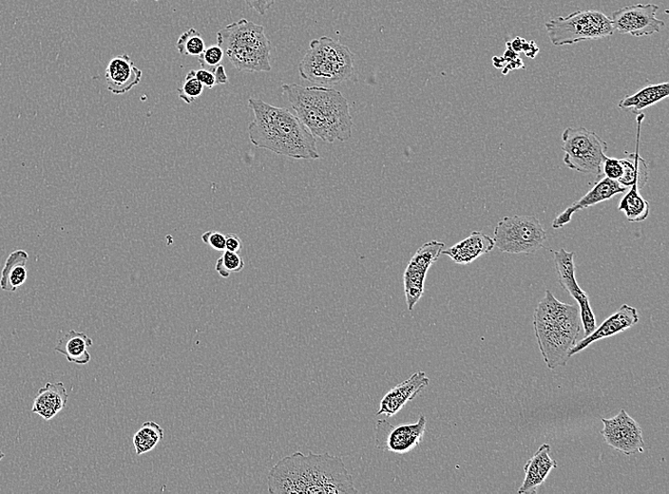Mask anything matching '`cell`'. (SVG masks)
Returning a JSON list of instances; mask_svg holds the SVG:
<instances>
[{"mask_svg":"<svg viewBox=\"0 0 669 494\" xmlns=\"http://www.w3.org/2000/svg\"><path fill=\"white\" fill-rule=\"evenodd\" d=\"M267 486L272 494H354L352 475L339 456L328 452L285 456L270 471Z\"/></svg>","mask_w":669,"mask_h":494,"instance_id":"1","label":"cell"},{"mask_svg":"<svg viewBox=\"0 0 669 494\" xmlns=\"http://www.w3.org/2000/svg\"><path fill=\"white\" fill-rule=\"evenodd\" d=\"M282 90L298 119L315 138L329 144L351 138L353 119L349 101L340 91L298 84H284Z\"/></svg>","mask_w":669,"mask_h":494,"instance_id":"2","label":"cell"},{"mask_svg":"<svg viewBox=\"0 0 669 494\" xmlns=\"http://www.w3.org/2000/svg\"><path fill=\"white\" fill-rule=\"evenodd\" d=\"M248 106L254 113L248 136L255 147L297 160L320 159L316 138L289 109L256 99H250Z\"/></svg>","mask_w":669,"mask_h":494,"instance_id":"3","label":"cell"},{"mask_svg":"<svg viewBox=\"0 0 669 494\" xmlns=\"http://www.w3.org/2000/svg\"><path fill=\"white\" fill-rule=\"evenodd\" d=\"M532 323L548 368L556 370L566 366L582 328L579 307L564 303L546 290L545 297L535 309Z\"/></svg>","mask_w":669,"mask_h":494,"instance_id":"4","label":"cell"},{"mask_svg":"<svg viewBox=\"0 0 669 494\" xmlns=\"http://www.w3.org/2000/svg\"><path fill=\"white\" fill-rule=\"evenodd\" d=\"M217 45L237 70L271 71L272 43L261 25L241 19L217 33Z\"/></svg>","mask_w":669,"mask_h":494,"instance_id":"5","label":"cell"},{"mask_svg":"<svg viewBox=\"0 0 669 494\" xmlns=\"http://www.w3.org/2000/svg\"><path fill=\"white\" fill-rule=\"evenodd\" d=\"M355 56L350 49L328 36L311 42L299 65L303 81L335 86L349 81L354 72Z\"/></svg>","mask_w":669,"mask_h":494,"instance_id":"6","label":"cell"},{"mask_svg":"<svg viewBox=\"0 0 669 494\" xmlns=\"http://www.w3.org/2000/svg\"><path fill=\"white\" fill-rule=\"evenodd\" d=\"M545 27L550 43L557 47L602 40L616 32L610 17L595 10H578L567 16L553 18Z\"/></svg>","mask_w":669,"mask_h":494,"instance_id":"7","label":"cell"},{"mask_svg":"<svg viewBox=\"0 0 669 494\" xmlns=\"http://www.w3.org/2000/svg\"><path fill=\"white\" fill-rule=\"evenodd\" d=\"M564 163L582 175L599 178L607 158V143L596 133L583 127L567 128L562 133Z\"/></svg>","mask_w":669,"mask_h":494,"instance_id":"8","label":"cell"},{"mask_svg":"<svg viewBox=\"0 0 669 494\" xmlns=\"http://www.w3.org/2000/svg\"><path fill=\"white\" fill-rule=\"evenodd\" d=\"M494 246L505 253L531 254L541 250L547 233L535 216L504 217L493 232Z\"/></svg>","mask_w":669,"mask_h":494,"instance_id":"9","label":"cell"},{"mask_svg":"<svg viewBox=\"0 0 669 494\" xmlns=\"http://www.w3.org/2000/svg\"><path fill=\"white\" fill-rule=\"evenodd\" d=\"M426 417L422 414L413 423L393 426L387 420H379L376 425V447L384 451L406 454L422 443L425 430Z\"/></svg>","mask_w":669,"mask_h":494,"instance_id":"10","label":"cell"},{"mask_svg":"<svg viewBox=\"0 0 669 494\" xmlns=\"http://www.w3.org/2000/svg\"><path fill=\"white\" fill-rule=\"evenodd\" d=\"M444 247V242L437 241L426 242L419 247L408 263L404 281L406 303L410 312L424 296L427 273L431 266L442 255Z\"/></svg>","mask_w":669,"mask_h":494,"instance_id":"11","label":"cell"},{"mask_svg":"<svg viewBox=\"0 0 669 494\" xmlns=\"http://www.w3.org/2000/svg\"><path fill=\"white\" fill-rule=\"evenodd\" d=\"M553 254L559 283L561 287L577 300L580 309L585 337H587L597 329V318L594 310H592L590 307L588 294L579 287L576 278V253L569 252L565 249H561L554 252Z\"/></svg>","mask_w":669,"mask_h":494,"instance_id":"12","label":"cell"},{"mask_svg":"<svg viewBox=\"0 0 669 494\" xmlns=\"http://www.w3.org/2000/svg\"><path fill=\"white\" fill-rule=\"evenodd\" d=\"M601 432L606 443L625 455L643 452L645 442L640 425L622 409L613 418H602Z\"/></svg>","mask_w":669,"mask_h":494,"instance_id":"13","label":"cell"},{"mask_svg":"<svg viewBox=\"0 0 669 494\" xmlns=\"http://www.w3.org/2000/svg\"><path fill=\"white\" fill-rule=\"evenodd\" d=\"M659 7L655 5H636L618 9L611 14L615 31L635 37L657 33L664 23L656 17Z\"/></svg>","mask_w":669,"mask_h":494,"instance_id":"14","label":"cell"},{"mask_svg":"<svg viewBox=\"0 0 669 494\" xmlns=\"http://www.w3.org/2000/svg\"><path fill=\"white\" fill-rule=\"evenodd\" d=\"M639 315L637 309L623 304L613 315L607 318L602 325L590 335L585 337L569 353L570 357L586 350L597 340L614 337L637 325Z\"/></svg>","mask_w":669,"mask_h":494,"instance_id":"15","label":"cell"},{"mask_svg":"<svg viewBox=\"0 0 669 494\" xmlns=\"http://www.w3.org/2000/svg\"><path fill=\"white\" fill-rule=\"evenodd\" d=\"M430 384V379L425 372L413 374L406 382L391 389L381 399L377 415L386 414L387 418L397 414L405 406L413 402L417 394L422 393Z\"/></svg>","mask_w":669,"mask_h":494,"instance_id":"16","label":"cell"},{"mask_svg":"<svg viewBox=\"0 0 669 494\" xmlns=\"http://www.w3.org/2000/svg\"><path fill=\"white\" fill-rule=\"evenodd\" d=\"M626 189L627 187L621 185L617 181L607 177L602 179L586 195L570 204L565 212L554 219L552 228L559 230V228L571 222L573 214L589 206L613 199L615 196L624 194Z\"/></svg>","mask_w":669,"mask_h":494,"instance_id":"17","label":"cell"},{"mask_svg":"<svg viewBox=\"0 0 669 494\" xmlns=\"http://www.w3.org/2000/svg\"><path fill=\"white\" fill-rule=\"evenodd\" d=\"M142 74V71L131 62L129 54L113 57L105 72L108 90L117 95L127 93L140 84Z\"/></svg>","mask_w":669,"mask_h":494,"instance_id":"18","label":"cell"},{"mask_svg":"<svg viewBox=\"0 0 669 494\" xmlns=\"http://www.w3.org/2000/svg\"><path fill=\"white\" fill-rule=\"evenodd\" d=\"M550 446L543 444L525 464V479L519 490L520 494L537 493L550 471L558 467V462L550 458Z\"/></svg>","mask_w":669,"mask_h":494,"instance_id":"19","label":"cell"},{"mask_svg":"<svg viewBox=\"0 0 669 494\" xmlns=\"http://www.w3.org/2000/svg\"><path fill=\"white\" fill-rule=\"evenodd\" d=\"M493 249L492 238L483 233L473 232L468 238L444 251L442 255L450 257L457 264L466 265L490 253Z\"/></svg>","mask_w":669,"mask_h":494,"instance_id":"20","label":"cell"},{"mask_svg":"<svg viewBox=\"0 0 669 494\" xmlns=\"http://www.w3.org/2000/svg\"><path fill=\"white\" fill-rule=\"evenodd\" d=\"M68 397L67 390L62 383H48L44 388L38 391L32 412L41 415L45 421H51L66 407Z\"/></svg>","mask_w":669,"mask_h":494,"instance_id":"21","label":"cell"},{"mask_svg":"<svg viewBox=\"0 0 669 494\" xmlns=\"http://www.w3.org/2000/svg\"><path fill=\"white\" fill-rule=\"evenodd\" d=\"M92 345V339L86 334L71 330L60 339L54 349L64 355L69 363L86 366L91 361V355L87 349Z\"/></svg>","mask_w":669,"mask_h":494,"instance_id":"22","label":"cell"},{"mask_svg":"<svg viewBox=\"0 0 669 494\" xmlns=\"http://www.w3.org/2000/svg\"><path fill=\"white\" fill-rule=\"evenodd\" d=\"M28 260L29 254L22 250L9 255L2 271V277H0V289L6 292H15L26 282Z\"/></svg>","mask_w":669,"mask_h":494,"instance_id":"23","label":"cell"},{"mask_svg":"<svg viewBox=\"0 0 669 494\" xmlns=\"http://www.w3.org/2000/svg\"><path fill=\"white\" fill-rule=\"evenodd\" d=\"M669 95V83H660L657 85H649L638 90L633 95L625 98L619 102V108L625 110H632L634 113L639 114L645 109L652 107L665 99Z\"/></svg>","mask_w":669,"mask_h":494,"instance_id":"24","label":"cell"},{"mask_svg":"<svg viewBox=\"0 0 669 494\" xmlns=\"http://www.w3.org/2000/svg\"><path fill=\"white\" fill-rule=\"evenodd\" d=\"M618 209L625 214L630 223L644 222L651 214V205L640 195L637 184L630 186L629 192L621 200Z\"/></svg>","mask_w":669,"mask_h":494,"instance_id":"25","label":"cell"},{"mask_svg":"<svg viewBox=\"0 0 669 494\" xmlns=\"http://www.w3.org/2000/svg\"><path fill=\"white\" fill-rule=\"evenodd\" d=\"M164 439L163 428L154 422L145 423L133 436L138 455H142L154 450Z\"/></svg>","mask_w":669,"mask_h":494,"instance_id":"26","label":"cell"},{"mask_svg":"<svg viewBox=\"0 0 669 494\" xmlns=\"http://www.w3.org/2000/svg\"><path fill=\"white\" fill-rule=\"evenodd\" d=\"M177 48L183 55L199 56L205 51V43L202 34L196 28H190L181 34Z\"/></svg>","mask_w":669,"mask_h":494,"instance_id":"27","label":"cell"},{"mask_svg":"<svg viewBox=\"0 0 669 494\" xmlns=\"http://www.w3.org/2000/svg\"><path fill=\"white\" fill-rule=\"evenodd\" d=\"M204 85L196 78V71L191 70L186 76L183 85L177 90L178 97L186 104H193L201 97Z\"/></svg>","mask_w":669,"mask_h":494,"instance_id":"28","label":"cell"},{"mask_svg":"<svg viewBox=\"0 0 669 494\" xmlns=\"http://www.w3.org/2000/svg\"><path fill=\"white\" fill-rule=\"evenodd\" d=\"M244 269V261L239 253L225 251L218 259L215 271L223 278H228L232 274L239 273Z\"/></svg>","mask_w":669,"mask_h":494,"instance_id":"29","label":"cell"},{"mask_svg":"<svg viewBox=\"0 0 669 494\" xmlns=\"http://www.w3.org/2000/svg\"><path fill=\"white\" fill-rule=\"evenodd\" d=\"M224 56V51L219 45H212L199 55V63L202 69L215 72L222 65Z\"/></svg>","mask_w":669,"mask_h":494,"instance_id":"30","label":"cell"},{"mask_svg":"<svg viewBox=\"0 0 669 494\" xmlns=\"http://www.w3.org/2000/svg\"><path fill=\"white\" fill-rule=\"evenodd\" d=\"M602 173L607 178L618 182L624 175L622 160L607 157L602 166Z\"/></svg>","mask_w":669,"mask_h":494,"instance_id":"31","label":"cell"},{"mask_svg":"<svg viewBox=\"0 0 669 494\" xmlns=\"http://www.w3.org/2000/svg\"><path fill=\"white\" fill-rule=\"evenodd\" d=\"M202 241L213 247L215 251H225V235L216 231H210L202 235Z\"/></svg>","mask_w":669,"mask_h":494,"instance_id":"32","label":"cell"},{"mask_svg":"<svg viewBox=\"0 0 669 494\" xmlns=\"http://www.w3.org/2000/svg\"><path fill=\"white\" fill-rule=\"evenodd\" d=\"M248 7L264 15L276 3V0H244Z\"/></svg>","mask_w":669,"mask_h":494,"instance_id":"33","label":"cell"},{"mask_svg":"<svg viewBox=\"0 0 669 494\" xmlns=\"http://www.w3.org/2000/svg\"><path fill=\"white\" fill-rule=\"evenodd\" d=\"M196 78L204 87L208 89H213L217 85L215 72L201 69L196 71Z\"/></svg>","mask_w":669,"mask_h":494,"instance_id":"34","label":"cell"},{"mask_svg":"<svg viewBox=\"0 0 669 494\" xmlns=\"http://www.w3.org/2000/svg\"><path fill=\"white\" fill-rule=\"evenodd\" d=\"M243 249V242L235 234L225 235V251L240 253Z\"/></svg>","mask_w":669,"mask_h":494,"instance_id":"35","label":"cell"},{"mask_svg":"<svg viewBox=\"0 0 669 494\" xmlns=\"http://www.w3.org/2000/svg\"><path fill=\"white\" fill-rule=\"evenodd\" d=\"M521 52H524L530 59H534L535 55L540 52V48L533 42L527 43L525 41Z\"/></svg>","mask_w":669,"mask_h":494,"instance_id":"36","label":"cell"},{"mask_svg":"<svg viewBox=\"0 0 669 494\" xmlns=\"http://www.w3.org/2000/svg\"><path fill=\"white\" fill-rule=\"evenodd\" d=\"M215 79H216V84L217 85H225L228 83V78L227 74L225 72V67L223 65L219 66L216 71H215Z\"/></svg>","mask_w":669,"mask_h":494,"instance_id":"37","label":"cell"},{"mask_svg":"<svg viewBox=\"0 0 669 494\" xmlns=\"http://www.w3.org/2000/svg\"><path fill=\"white\" fill-rule=\"evenodd\" d=\"M5 454L0 451V461H2L5 459Z\"/></svg>","mask_w":669,"mask_h":494,"instance_id":"38","label":"cell"},{"mask_svg":"<svg viewBox=\"0 0 669 494\" xmlns=\"http://www.w3.org/2000/svg\"><path fill=\"white\" fill-rule=\"evenodd\" d=\"M132 2H139V0H132ZM155 2H159V0H155Z\"/></svg>","mask_w":669,"mask_h":494,"instance_id":"39","label":"cell"}]
</instances>
